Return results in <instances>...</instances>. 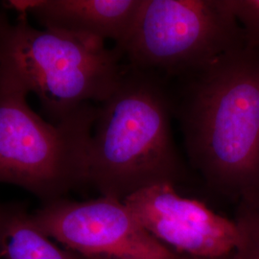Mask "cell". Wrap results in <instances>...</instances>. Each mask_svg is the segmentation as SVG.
Listing matches in <instances>:
<instances>
[{
  "label": "cell",
  "mask_w": 259,
  "mask_h": 259,
  "mask_svg": "<svg viewBox=\"0 0 259 259\" xmlns=\"http://www.w3.org/2000/svg\"><path fill=\"white\" fill-rule=\"evenodd\" d=\"M242 28L246 46L259 48V0H226Z\"/></svg>",
  "instance_id": "cell-11"
},
{
  "label": "cell",
  "mask_w": 259,
  "mask_h": 259,
  "mask_svg": "<svg viewBox=\"0 0 259 259\" xmlns=\"http://www.w3.org/2000/svg\"><path fill=\"white\" fill-rule=\"evenodd\" d=\"M172 109L163 80L125 65L114 93L97 106L85 185L125 200L184 174L171 133Z\"/></svg>",
  "instance_id": "cell-2"
},
{
  "label": "cell",
  "mask_w": 259,
  "mask_h": 259,
  "mask_svg": "<svg viewBox=\"0 0 259 259\" xmlns=\"http://www.w3.org/2000/svg\"><path fill=\"white\" fill-rule=\"evenodd\" d=\"M244 44L226 0H142L127 36L114 47L126 66L170 79Z\"/></svg>",
  "instance_id": "cell-5"
},
{
  "label": "cell",
  "mask_w": 259,
  "mask_h": 259,
  "mask_svg": "<svg viewBox=\"0 0 259 259\" xmlns=\"http://www.w3.org/2000/svg\"><path fill=\"white\" fill-rule=\"evenodd\" d=\"M142 0H9L4 9L37 19L44 29L120 45Z\"/></svg>",
  "instance_id": "cell-8"
},
{
  "label": "cell",
  "mask_w": 259,
  "mask_h": 259,
  "mask_svg": "<svg viewBox=\"0 0 259 259\" xmlns=\"http://www.w3.org/2000/svg\"><path fill=\"white\" fill-rule=\"evenodd\" d=\"M234 221L239 241L230 259H259V197L237 203Z\"/></svg>",
  "instance_id": "cell-10"
},
{
  "label": "cell",
  "mask_w": 259,
  "mask_h": 259,
  "mask_svg": "<svg viewBox=\"0 0 259 259\" xmlns=\"http://www.w3.org/2000/svg\"><path fill=\"white\" fill-rule=\"evenodd\" d=\"M29 94L19 73L0 62V184L47 204L85 185L97 106L83 104L52 123L31 109Z\"/></svg>",
  "instance_id": "cell-3"
},
{
  "label": "cell",
  "mask_w": 259,
  "mask_h": 259,
  "mask_svg": "<svg viewBox=\"0 0 259 259\" xmlns=\"http://www.w3.org/2000/svg\"><path fill=\"white\" fill-rule=\"evenodd\" d=\"M164 80L176 82L165 84L172 115L206 185L236 203L259 197V48L244 44Z\"/></svg>",
  "instance_id": "cell-1"
},
{
  "label": "cell",
  "mask_w": 259,
  "mask_h": 259,
  "mask_svg": "<svg viewBox=\"0 0 259 259\" xmlns=\"http://www.w3.org/2000/svg\"><path fill=\"white\" fill-rule=\"evenodd\" d=\"M123 201L153 237L178 254L220 258L232 254L238 244L234 220L179 194L175 185H154Z\"/></svg>",
  "instance_id": "cell-7"
},
{
  "label": "cell",
  "mask_w": 259,
  "mask_h": 259,
  "mask_svg": "<svg viewBox=\"0 0 259 259\" xmlns=\"http://www.w3.org/2000/svg\"><path fill=\"white\" fill-rule=\"evenodd\" d=\"M0 254L5 259H88L56 246L21 204H1Z\"/></svg>",
  "instance_id": "cell-9"
},
{
  "label": "cell",
  "mask_w": 259,
  "mask_h": 259,
  "mask_svg": "<svg viewBox=\"0 0 259 259\" xmlns=\"http://www.w3.org/2000/svg\"><path fill=\"white\" fill-rule=\"evenodd\" d=\"M33 219L49 238L88 259H180L153 237L124 201L100 196L44 204Z\"/></svg>",
  "instance_id": "cell-6"
},
{
  "label": "cell",
  "mask_w": 259,
  "mask_h": 259,
  "mask_svg": "<svg viewBox=\"0 0 259 259\" xmlns=\"http://www.w3.org/2000/svg\"><path fill=\"white\" fill-rule=\"evenodd\" d=\"M0 211H1V204H0Z\"/></svg>",
  "instance_id": "cell-13"
},
{
  "label": "cell",
  "mask_w": 259,
  "mask_h": 259,
  "mask_svg": "<svg viewBox=\"0 0 259 259\" xmlns=\"http://www.w3.org/2000/svg\"><path fill=\"white\" fill-rule=\"evenodd\" d=\"M230 255L225 256V257H220V258H198V257H191V256H186V255L180 254V259H230Z\"/></svg>",
  "instance_id": "cell-12"
},
{
  "label": "cell",
  "mask_w": 259,
  "mask_h": 259,
  "mask_svg": "<svg viewBox=\"0 0 259 259\" xmlns=\"http://www.w3.org/2000/svg\"><path fill=\"white\" fill-rule=\"evenodd\" d=\"M122 59L100 39L37 29L25 14L13 22L0 12V62L19 73L52 123L83 104L106 101L124 74Z\"/></svg>",
  "instance_id": "cell-4"
}]
</instances>
